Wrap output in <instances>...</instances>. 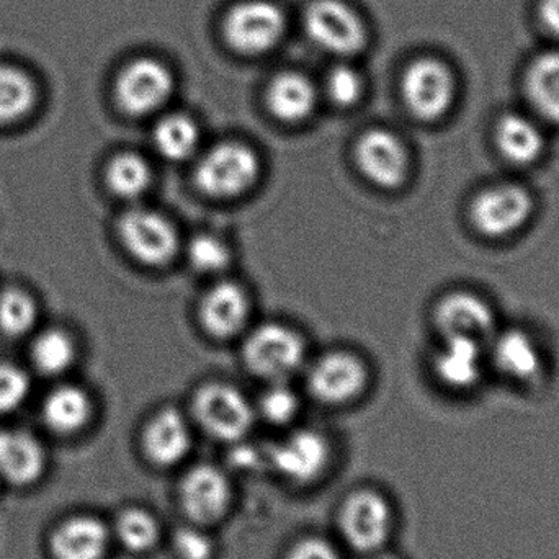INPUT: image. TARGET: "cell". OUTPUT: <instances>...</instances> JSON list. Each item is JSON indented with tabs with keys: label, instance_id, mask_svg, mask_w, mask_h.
Instances as JSON below:
<instances>
[{
	"label": "cell",
	"instance_id": "obj_1",
	"mask_svg": "<svg viewBox=\"0 0 559 559\" xmlns=\"http://www.w3.org/2000/svg\"><path fill=\"white\" fill-rule=\"evenodd\" d=\"M404 104L414 117L437 121L445 117L456 97V78L442 59L424 56L407 66L401 81Z\"/></svg>",
	"mask_w": 559,
	"mask_h": 559
},
{
	"label": "cell",
	"instance_id": "obj_38",
	"mask_svg": "<svg viewBox=\"0 0 559 559\" xmlns=\"http://www.w3.org/2000/svg\"><path fill=\"white\" fill-rule=\"evenodd\" d=\"M537 20L542 29L559 41V0H538Z\"/></svg>",
	"mask_w": 559,
	"mask_h": 559
},
{
	"label": "cell",
	"instance_id": "obj_9",
	"mask_svg": "<svg viewBox=\"0 0 559 559\" xmlns=\"http://www.w3.org/2000/svg\"><path fill=\"white\" fill-rule=\"evenodd\" d=\"M174 92V75L164 62L138 58L124 66L115 82L118 107L131 117L154 114Z\"/></svg>",
	"mask_w": 559,
	"mask_h": 559
},
{
	"label": "cell",
	"instance_id": "obj_17",
	"mask_svg": "<svg viewBox=\"0 0 559 559\" xmlns=\"http://www.w3.org/2000/svg\"><path fill=\"white\" fill-rule=\"evenodd\" d=\"M46 452L33 433L22 429L0 430V481L28 488L45 475Z\"/></svg>",
	"mask_w": 559,
	"mask_h": 559
},
{
	"label": "cell",
	"instance_id": "obj_30",
	"mask_svg": "<svg viewBox=\"0 0 559 559\" xmlns=\"http://www.w3.org/2000/svg\"><path fill=\"white\" fill-rule=\"evenodd\" d=\"M75 358L72 338L59 329H49L35 338L32 345V360L45 374L64 373Z\"/></svg>",
	"mask_w": 559,
	"mask_h": 559
},
{
	"label": "cell",
	"instance_id": "obj_18",
	"mask_svg": "<svg viewBox=\"0 0 559 559\" xmlns=\"http://www.w3.org/2000/svg\"><path fill=\"white\" fill-rule=\"evenodd\" d=\"M485 348L481 341L468 335H447L437 352L433 368L437 378L452 390H469L485 373Z\"/></svg>",
	"mask_w": 559,
	"mask_h": 559
},
{
	"label": "cell",
	"instance_id": "obj_19",
	"mask_svg": "<svg viewBox=\"0 0 559 559\" xmlns=\"http://www.w3.org/2000/svg\"><path fill=\"white\" fill-rule=\"evenodd\" d=\"M143 452L153 465H177L189 455L192 447V432L182 413L173 407L157 413L144 427Z\"/></svg>",
	"mask_w": 559,
	"mask_h": 559
},
{
	"label": "cell",
	"instance_id": "obj_40",
	"mask_svg": "<svg viewBox=\"0 0 559 559\" xmlns=\"http://www.w3.org/2000/svg\"><path fill=\"white\" fill-rule=\"evenodd\" d=\"M0 483H2V481H0Z\"/></svg>",
	"mask_w": 559,
	"mask_h": 559
},
{
	"label": "cell",
	"instance_id": "obj_3",
	"mask_svg": "<svg viewBox=\"0 0 559 559\" xmlns=\"http://www.w3.org/2000/svg\"><path fill=\"white\" fill-rule=\"evenodd\" d=\"M261 174V163L246 144L223 143L210 150L197 166L199 189L213 199H233L248 192Z\"/></svg>",
	"mask_w": 559,
	"mask_h": 559
},
{
	"label": "cell",
	"instance_id": "obj_27",
	"mask_svg": "<svg viewBox=\"0 0 559 559\" xmlns=\"http://www.w3.org/2000/svg\"><path fill=\"white\" fill-rule=\"evenodd\" d=\"M38 100L35 81L23 69L0 64V123L22 120Z\"/></svg>",
	"mask_w": 559,
	"mask_h": 559
},
{
	"label": "cell",
	"instance_id": "obj_2",
	"mask_svg": "<svg viewBox=\"0 0 559 559\" xmlns=\"http://www.w3.org/2000/svg\"><path fill=\"white\" fill-rule=\"evenodd\" d=\"M390 501L374 489H358L342 502L338 528L345 544L360 554L383 550L393 532Z\"/></svg>",
	"mask_w": 559,
	"mask_h": 559
},
{
	"label": "cell",
	"instance_id": "obj_23",
	"mask_svg": "<svg viewBox=\"0 0 559 559\" xmlns=\"http://www.w3.org/2000/svg\"><path fill=\"white\" fill-rule=\"evenodd\" d=\"M524 92L538 117L559 124V51H544L531 59Z\"/></svg>",
	"mask_w": 559,
	"mask_h": 559
},
{
	"label": "cell",
	"instance_id": "obj_20",
	"mask_svg": "<svg viewBox=\"0 0 559 559\" xmlns=\"http://www.w3.org/2000/svg\"><path fill=\"white\" fill-rule=\"evenodd\" d=\"M251 311L248 293L238 283L222 282L205 293L200 302V321L210 334L228 338L245 329Z\"/></svg>",
	"mask_w": 559,
	"mask_h": 559
},
{
	"label": "cell",
	"instance_id": "obj_15",
	"mask_svg": "<svg viewBox=\"0 0 559 559\" xmlns=\"http://www.w3.org/2000/svg\"><path fill=\"white\" fill-rule=\"evenodd\" d=\"M111 544L110 525L92 514L71 515L49 535V551L55 559H105Z\"/></svg>",
	"mask_w": 559,
	"mask_h": 559
},
{
	"label": "cell",
	"instance_id": "obj_34",
	"mask_svg": "<svg viewBox=\"0 0 559 559\" xmlns=\"http://www.w3.org/2000/svg\"><path fill=\"white\" fill-rule=\"evenodd\" d=\"M298 397L285 386V381L272 383V386L262 394L259 401V413L271 424H288L298 413Z\"/></svg>",
	"mask_w": 559,
	"mask_h": 559
},
{
	"label": "cell",
	"instance_id": "obj_6",
	"mask_svg": "<svg viewBox=\"0 0 559 559\" xmlns=\"http://www.w3.org/2000/svg\"><path fill=\"white\" fill-rule=\"evenodd\" d=\"M534 212V199L518 183H498L476 193L469 205L473 228L486 238L501 239L524 228Z\"/></svg>",
	"mask_w": 559,
	"mask_h": 559
},
{
	"label": "cell",
	"instance_id": "obj_7",
	"mask_svg": "<svg viewBox=\"0 0 559 559\" xmlns=\"http://www.w3.org/2000/svg\"><path fill=\"white\" fill-rule=\"evenodd\" d=\"M305 342L293 329L264 324L251 332L245 344V360L252 373L271 383L285 381L301 367Z\"/></svg>",
	"mask_w": 559,
	"mask_h": 559
},
{
	"label": "cell",
	"instance_id": "obj_37",
	"mask_svg": "<svg viewBox=\"0 0 559 559\" xmlns=\"http://www.w3.org/2000/svg\"><path fill=\"white\" fill-rule=\"evenodd\" d=\"M286 559H342L331 542L319 537H306L296 542Z\"/></svg>",
	"mask_w": 559,
	"mask_h": 559
},
{
	"label": "cell",
	"instance_id": "obj_10",
	"mask_svg": "<svg viewBox=\"0 0 559 559\" xmlns=\"http://www.w3.org/2000/svg\"><path fill=\"white\" fill-rule=\"evenodd\" d=\"M118 233L127 251L151 267L169 264L179 251L176 226L153 210L133 209L124 213Z\"/></svg>",
	"mask_w": 559,
	"mask_h": 559
},
{
	"label": "cell",
	"instance_id": "obj_5",
	"mask_svg": "<svg viewBox=\"0 0 559 559\" xmlns=\"http://www.w3.org/2000/svg\"><path fill=\"white\" fill-rule=\"evenodd\" d=\"M285 13L271 0H242L231 7L223 23L228 45L249 56L271 51L285 35Z\"/></svg>",
	"mask_w": 559,
	"mask_h": 559
},
{
	"label": "cell",
	"instance_id": "obj_36",
	"mask_svg": "<svg viewBox=\"0 0 559 559\" xmlns=\"http://www.w3.org/2000/svg\"><path fill=\"white\" fill-rule=\"evenodd\" d=\"M29 393L25 371L12 364L0 361V416L19 409Z\"/></svg>",
	"mask_w": 559,
	"mask_h": 559
},
{
	"label": "cell",
	"instance_id": "obj_39",
	"mask_svg": "<svg viewBox=\"0 0 559 559\" xmlns=\"http://www.w3.org/2000/svg\"><path fill=\"white\" fill-rule=\"evenodd\" d=\"M370 559H397L393 557V555L384 554V551H377V554H371Z\"/></svg>",
	"mask_w": 559,
	"mask_h": 559
},
{
	"label": "cell",
	"instance_id": "obj_11",
	"mask_svg": "<svg viewBox=\"0 0 559 559\" xmlns=\"http://www.w3.org/2000/svg\"><path fill=\"white\" fill-rule=\"evenodd\" d=\"M179 502L192 524L203 527L215 524L231 508V479L210 463L192 466L180 479Z\"/></svg>",
	"mask_w": 559,
	"mask_h": 559
},
{
	"label": "cell",
	"instance_id": "obj_25",
	"mask_svg": "<svg viewBox=\"0 0 559 559\" xmlns=\"http://www.w3.org/2000/svg\"><path fill=\"white\" fill-rule=\"evenodd\" d=\"M314 85L299 72L286 71L275 75L269 85L267 104L272 114L282 121L306 120L316 107Z\"/></svg>",
	"mask_w": 559,
	"mask_h": 559
},
{
	"label": "cell",
	"instance_id": "obj_4",
	"mask_svg": "<svg viewBox=\"0 0 559 559\" xmlns=\"http://www.w3.org/2000/svg\"><path fill=\"white\" fill-rule=\"evenodd\" d=\"M193 416L213 439L241 442L254 426L255 411L236 388L210 383L197 391Z\"/></svg>",
	"mask_w": 559,
	"mask_h": 559
},
{
	"label": "cell",
	"instance_id": "obj_8",
	"mask_svg": "<svg viewBox=\"0 0 559 559\" xmlns=\"http://www.w3.org/2000/svg\"><path fill=\"white\" fill-rule=\"evenodd\" d=\"M309 38L328 52L350 56L367 45L364 20L344 0H314L305 12Z\"/></svg>",
	"mask_w": 559,
	"mask_h": 559
},
{
	"label": "cell",
	"instance_id": "obj_21",
	"mask_svg": "<svg viewBox=\"0 0 559 559\" xmlns=\"http://www.w3.org/2000/svg\"><path fill=\"white\" fill-rule=\"evenodd\" d=\"M491 360L502 374L522 383L537 380L544 368L537 341L521 329H509L492 341Z\"/></svg>",
	"mask_w": 559,
	"mask_h": 559
},
{
	"label": "cell",
	"instance_id": "obj_22",
	"mask_svg": "<svg viewBox=\"0 0 559 559\" xmlns=\"http://www.w3.org/2000/svg\"><path fill=\"white\" fill-rule=\"evenodd\" d=\"M495 141L501 156L515 166L535 163L545 150L544 131L537 121L515 111H509L499 118L495 128Z\"/></svg>",
	"mask_w": 559,
	"mask_h": 559
},
{
	"label": "cell",
	"instance_id": "obj_24",
	"mask_svg": "<svg viewBox=\"0 0 559 559\" xmlns=\"http://www.w3.org/2000/svg\"><path fill=\"white\" fill-rule=\"evenodd\" d=\"M43 420L58 436L81 432L92 417V401L78 386H59L46 396L41 407Z\"/></svg>",
	"mask_w": 559,
	"mask_h": 559
},
{
	"label": "cell",
	"instance_id": "obj_13",
	"mask_svg": "<svg viewBox=\"0 0 559 559\" xmlns=\"http://www.w3.org/2000/svg\"><path fill=\"white\" fill-rule=\"evenodd\" d=\"M355 157L364 176L384 189H396L409 173V156L403 141L386 130L361 134Z\"/></svg>",
	"mask_w": 559,
	"mask_h": 559
},
{
	"label": "cell",
	"instance_id": "obj_26",
	"mask_svg": "<svg viewBox=\"0 0 559 559\" xmlns=\"http://www.w3.org/2000/svg\"><path fill=\"white\" fill-rule=\"evenodd\" d=\"M111 537L124 550L134 555L147 554L160 538V524L153 512L144 508L123 509L110 525Z\"/></svg>",
	"mask_w": 559,
	"mask_h": 559
},
{
	"label": "cell",
	"instance_id": "obj_35",
	"mask_svg": "<svg viewBox=\"0 0 559 559\" xmlns=\"http://www.w3.org/2000/svg\"><path fill=\"white\" fill-rule=\"evenodd\" d=\"M325 91L334 104L350 107L357 104L364 92L361 75L350 66H335L325 79Z\"/></svg>",
	"mask_w": 559,
	"mask_h": 559
},
{
	"label": "cell",
	"instance_id": "obj_14",
	"mask_svg": "<svg viewBox=\"0 0 559 559\" xmlns=\"http://www.w3.org/2000/svg\"><path fill=\"white\" fill-rule=\"evenodd\" d=\"M367 384L360 358L347 352H332L319 358L308 374L312 396L325 404H344L357 397Z\"/></svg>",
	"mask_w": 559,
	"mask_h": 559
},
{
	"label": "cell",
	"instance_id": "obj_32",
	"mask_svg": "<svg viewBox=\"0 0 559 559\" xmlns=\"http://www.w3.org/2000/svg\"><path fill=\"white\" fill-rule=\"evenodd\" d=\"M187 258L190 265L202 274H218L228 269L231 251L225 241L212 235H199L189 242Z\"/></svg>",
	"mask_w": 559,
	"mask_h": 559
},
{
	"label": "cell",
	"instance_id": "obj_12",
	"mask_svg": "<svg viewBox=\"0 0 559 559\" xmlns=\"http://www.w3.org/2000/svg\"><path fill=\"white\" fill-rule=\"evenodd\" d=\"M331 463V445L322 433L302 429L269 450V465L296 485H309L321 478Z\"/></svg>",
	"mask_w": 559,
	"mask_h": 559
},
{
	"label": "cell",
	"instance_id": "obj_29",
	"mask_svg": "<svg viewBox=\"0 0 559 559\" xmlns=\"http://www.w3.org/2000/svg\"><path fill=\"white\" fill-rule=\"evenodd\" d=\"M107 183L115 195L134 200L151 186V167L133 153L118 154L107 167Z\"/></svg>",
	"mask_w": 559,
	"mask_h": 559
},
{
	"label": "cell",
	"instance_id": "obj_16",
	"mask_svg": "<svg viewBox=\"0 0 559 559\" xmlns=\"http://www.w3.org/2000/svg\"><path fill=\"white\" fill-rule=\"evenodd\" d=\"M433 321L443 335H468L479 338L492 332L496 324L491 305L466 289L447 293L433 311Z\"/></svg>",
	"mask_w": 559,
	"mask_h": 559
},
{
	"label": "cell",
	"instance_id": "obj_31",
	"mask_svg": "<svg viewBox=\"0 0 559 559\" xmlns=\"http://www.w3.org/2000/svg\"><path fill=\"white\" fill-rule=\"evenodd\" d=\"M38 318L35 299L19 288L5 289L0 295V329L19 337L32 331Z\"/></svg>",
	"mask_w": 559,
	"mask_h": 559
},
{
	"label": "cell",
	"instance_id": "obj_33",
	"mask_svg": "<svg viewBox=\"0 0 559 559\" xmlns=\"http://www.w3.org/2000/svg\"><path fill=\"white\" fill-rule=\"evenodd\" d=\"M174 551L179 559H213L216 542L203 525H183L173 538Z\"/></svg>",
	"mask_w": 559,
	"mask_h": 559
},
{
	"label": "cell",
	"instance_id": "obj_28",
	"mask_svg": "<svg viewBox=\"0 0 559 559\" xmlns=\"http://www.w3.org/2000/svg\"><path fill=\"white\" fill-rule=\"evenodd\" d=\"M154 146L169 160L189 159L199 146L200 131L192 118L182 114L163 118L154 128Z\"/></svg>",
	"mask_w": 559,
	"mask_h": 559
}]
</instances>
